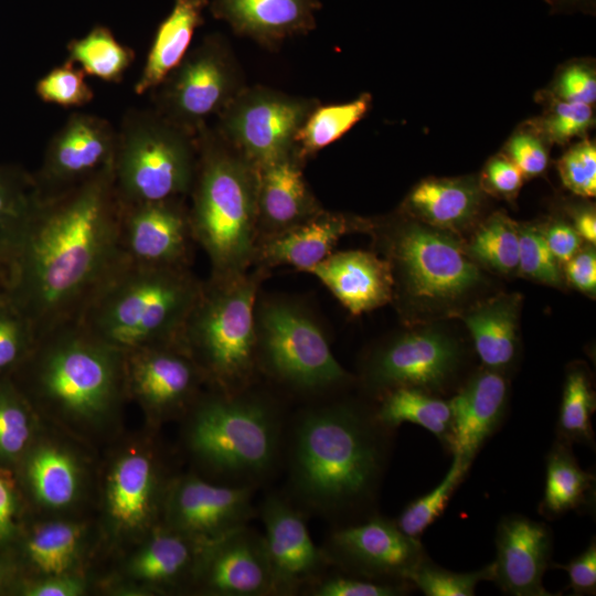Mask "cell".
<instances>
[{
  "mask_svg": "<svg viewBox=\"0 0 596 596\" xmlns=\"http://www.w3.org/2000/svg\"><path fill=\"white\" fill-rule=\"evenodd\" d=\"M123 204L113 166L54 193H38L0 245L6 300L36 336L77 321L124 257Z\"/></svg>",
  "mask_w": 596,
  "mask_h": 596,
  "instance_id": "obj_1",
  "label": "cell"
},
{
  "mask_svg": "<svg viewBox=\"0 0 596 596\" xmlns=\"http://www.w3.org/2000/svg\"><path fill=\"white\" fill-rule=\"evenodd\" d=\"M382 428L374 414L347 401L301 409L286 427V496L302 512L328 518L366 502L385 461Z\"/></svg>",
  "mask_w": 596,
  "mask_h": 596,
  "instance_id": "obj_2",
  "label": "cell"
},
{
  "mask_svg": "<svg viewBox=\"0 0 596 596\" xmlns=\"http://www.w3.org/2000/svg\"><path fill=\"white\" fill-rule=\"evenodd\" d=\"M24 361L34 402L72 428L85 432L110 421L127 395L125 353L77 321L38 336Z\"/></svg>",
  "mask_w": 596,
  "mask_h": 596,
  "instance_id": "obj_3",
  "label": "cell"
},
{
  "mask_svg": "<svg viewBox=\"0 0 596 596\" xmlns=\"http://www.w3.org/2000/svg\"><path fill=\"white\" fill-rule=\"evenodd\" d=\"M184 416L187 450L211 481L256 488L280 466L287 421L280 405L253 386L210 389Z\"/></svg>",
  "mask_w": 596,
  "mask_h": 596,
  "instance_id": "obj_4",
  "label": "cell"
},
{
  "mask_svg": "<svg viewBox=\"0 0 596 596\" xmlns=\"http://www.w3.org/2000/svg\"><path fill=\"white\" fill-rule=\"evenodd\" d=\"M198 161L189 195L194 242L211 263V276L248 270L257 246L258 169L213 127L195 135Z\"/></svg>",
  "mask_w": 596,
  "mask_h": 596,
  "instance_id": "obj_5",
  "label": "cell"
},
{
  "mask_svg": "<svg viewBox=\"0 0 596 596\" xmlns=\"http://www.w3.org/2000/svg\"><path fill=\"white\" fill-rule=\"evenodd\" d=\"M202 283L190 267L145 265L124 255L77 322L125 354L177 342Z\"/></svg>",
  "mask_w": 596,
  "mask_h": 596,
  "instance_id": "obj_6",
  "label": "cell"
},
{
  "mask_svg": "<svg viewBox=\"0 0 596 596\" xmlns=\"http://www.w3.org/2000/svg\"><path fill=\"white\" fill-rule=\"evenodd\" d=\"M266 269L257 267L202 283L180 343L212 390L254 386L258 370L255 309Z\"/></svg>",
  "mask_w": 596,
  "mask_h": 596,
  "instance_id": "obj_7",
  "label": "cell"
},
{
  "mask_svg": "<svg viewBox=\"0 0 596 596\" xmlns=\"http://www.w3.org/2000/svg\"><path fill=\"white\" fill-rule=\"evenodd\" d=\"M195 136L153 108H129L117 130L114 185L123 206L189 195L196 170Z\"/></svg>",
  "mask_w": 596,
  "mask_h": 596,
  "instance_id": "obj_8",
  "label": "cell"
},
{
  "mask_svg": "<svg viewBox=\"0 0 596 596\" xmlns=\"http://www.w3.org/2000/svg\"><path fill=\"white\" fill-rule=\"evenodd\" d=\"M255 323L258 370L278 384L319 395L350 381L321 328L298 305L281 299L256 304Z\"/></svg>",
  "mask_w": 596,
  "mask_h": 596,
  "instance_id": "obj_9",
  "label": "cell"
},
{
  "mask_svg": "<svg viewBox=\"0 0 596 596\" xmlns=\"http://www.w3.org/2000/svg\"><path fill=\"white\" fill-rule=\"evenodd\" d=\"M386 260L403 291L417 301L450 305L481 283V273L453 232L414 219L383 233Z\"/></svg>",
  "mask_w": 596,
  "mask_h": 596,
  "instance_id": "obj_10",
  "label": "cell"
},
{
  "mask_svg": "<svg viewBox=\"0 0 596 596\" xmlns=\"http://www.w3.org/2000/svg\"><path fill=\"white\" fill-rule=\"evenodd\" d=\"M246 86L230 42L210 34L149 94L155 110L195 136Z\"/></svg>",
  "mask_w": 596,
  "mask_h": 596,
  "instance_id": "obj_11",
  "label": "cell"
},
{
  "mask_svg": "<svg viewBox=\"0 0 596 596\" xmlns=\"http://www.w3.org/2000/svg\"><path fill=\"white\" fill-rule=\"evenodd\" d=\"M320 104L267 86L244 87L216 117V131L257 169L296 152V136Z\"/></svg>",
  "mask_w": 596,
  "mask_h": 596,
  "instance_id": "obj_12",
  "label": "cell"
},
{
  "mask_svg": "<svg viewBox=\"0 0 596 596\" xmlns=\"http://www.w3.org/2000/svg\"><path fill=\"white\" fill-rule=\"evenodd\" d=\"M458 343L447 333L421 329L398 334L368 360L363 380L369 391L384 394L396 387L441 390L460 363Z\"/></svg>",
  "mask_w": 596,
  "mask_h": 596,
  "instance_id": "obj_13",
  "label": "cell"
},
{
  "mask_svg": "<svg viewBox=\"0 0 596 596\" xmlns=\"http://www.w3.org/2000/svg\"><path fill=\"white\" fill-rule=\"evenodd\" d=\"M322 550L330 565L341 572L390 583L408 582L425 560L418 539L382 517L334 529Z\"/></svg>",
  "mask_w": 596,
  "mask_h": 596,
  "instance_id": "obj_14",
  "label": "cell"
},
{
  "mask_svg": "<svg viewBox=\"0 0 596 596\" xmlns=\"http://www.w3.org/2000/svg\"><path fill=\"white\" fill-rule=\"evenodd\" d=\"M254 487L217 483L189 473L171 480L164 504V525L200 544L247 525L257 515Z\"/></svg>",
  "mask_w": 596,
  "mask_h": 596,
  "instance_id": "obj_15",
  "label": "cell"
},
{
  "mask_svg": "<svg viewBox=\"0 0 596 596\" xmlns=\"http://www.w3.org/2000/svg\"><path fill=\"white\" fill-rule=\"evenodd\" d=\"M272 576V595L305 592L331 566L309 533L302 511L287 496L272 491L257 508Z\"/></svg>",
  "mask_w": 596,
  "mask_h": 596,
  "instance_id": "obj_16",
  "label": "cell"
},
{
  "mask_svg": "<svg viewBox=\"0 0 596 596\" xmlns=\"http://www.w3.org/2000/svg\"><path fill=\"white\" fill-rule=\"evenodd\" d=\"M127 395H132L156 421L184 416L205 383L180 341L125 354Z\"/></svg>",
  "mask_w": 596,
  "mask_h": 596,
  "instance_id": "obj_17",
  "label": "cell"
},
{
  "mask_svg": "<svg viewBox=\"0 0 596 596\" xmlns=\"http://www.w3.org/2000/svg\"><path fill=\"white\" fill-rule=\"evenodd\" d=\"M117 130L105 118L73 113L50 139L34 180L41 193L73 187L113 166Z\"/></svg>",
  "mask_w": 596,
  "mask_h": 596,
  "instance_id": "obj_18",
  "label": "cell"
},
{
  "mask_svg": "<svg viewBox=\"0 0 596 596\" xmlns=\"http://www.w3.org/2000/svg\"><path fill=\"white\" fill-rule=\"evenodd\" d=\"M192 585L216 596L272 595L263 533L247 524L203 544Z\"/></svg>",
  "mask_w": 596,
  "mask_h": 596,
  "instance_id": "obj_19",
  "label": "cell"
},
{
  "mask_svg": "<svg viewBox=\"0 0 596 596\" xmlns=\"http://www.w3.org/2000/svg\"><path fill=\"white\" fill-rule=\"evenodd\" d=\"M193 243L184 198L123 206L121 248L130 260L189 267Z\"/></svg>",
  "mask_w": 596,
  "mask_h": 596,
  "instance_id": "obj_20",
  "label": "cell"
},
{
  "mask_svg": "<svg viewBox=\"0 0 596 596\" xmlns=\"http://www.w3.org/2000/svg\"><path fill=\"white\" fill-rule=\"evenodd\" d=\"M171 481L163 482L157 458L146 449H130L113 462L105 485V512L118 533L147 530L162 512Z\"/></svg>",
  "mask_w": 596,
  "mask_h": 596,
  "instance_id": "obj_21",
  "label": "cell"
},
{
  "mask_svg": "<svg viewBox=\"0 0 596 596\" xmlns=\"http://www.w3.org/2000/svg\"><path fill=\"white\" fill-rule=\"evenodd\" d=\"M492 581L514 596L551 595L542 585L551 553V534L543 524L522 515L504 518L496 535Z\"/></svg>",
  "mask_w": 596,
  "mask_h": 596,
  "instance_id": "obj_22",
  "label": "cell"
},
{
  "mask_svg": "<svg viewBox=\"0 0 596 596\" xmlns=\"http://www.w3.org/2000/svg\"><path fill=\"white\" fill-rule=\"evenodd\" d=\"M372 228L369 220L323 209L301 224L259 241L253 266L268 270L288 265L307 273L329 256L344 235Z\"/></svg>",
  "mask_w": 596,
  "mask_h": 596,
  "instance_id": "obj_23",
  "label": "cell"
},
{
  "mask_svg": "<svg viewBox=\"0 0 596 596\" xmlns=\"http://www.w3.org/2000/svg\"><path fill=\"white\" fill-rule=\"evenodd\" d=\"M214 18L268 50L316 28L318 0H211Z\"/></svg>",
  "mask_w": 596,
  "mask_h": 596,
  "instance_id": "obj_24",
  "label": "cell"
},
{
  "mask_svg": "<svg viewBox=\"0 0 596 596\" xmlns=\"http://www.w3.org/2000/svg\"><path fill=\"white\" fill-rule=\"evenodd\" d=\"M307 273L355 316L384 306L395 294L390 263L366 251L332 252Z\"/></svg>",
  "mask_w": 596,
  "mask_h": 596,
  "instance_id": "obj_25",
  "label": "cell"
},
{
  "mask_svg": "<svg viewBox=\"0 0 596 596\" xmlns=\"http://www.w3.org/2000/svg\"><path fill=\"white\" fill-rule=\"evenodd\" d=\"M305 163L295 152L258 169L257 243L323 210L304 177Z\"/></svg>",
  "mask_w": 596,
  "mask_h": 596,
  "instance_id": "obj_26",
  "label": "cell"
},
{
  "mask_svg": "<svg viewBox=\"0 0 596 596\" xmlns=\"http://www.w3.org/2000/svg\"><path fill=\"white\" fill-rule=\"evenodd\" d=\"M508 384L494 370L476 374L449 400L454 455L472 460L485 439L499 424L507 403Z\"/></svg>",
  "mask_w": 596,
  "mask_h": 596,
  "instance_id": "obj_27",
  "label": "cell"
},
{
  "mask_svg": "<svg viewBox=\"0 0 596 596\" xmlns=\"http://www.w3.org/2000/svg\"><path fill=\"white\" fill-rule=\"evenodd\" d=\"M482 192L471 178H429L413 188L402 209L411 219L455 233L475 220Z\"/></svg>",
  "mask_w": 596,
  "mask_h": 596,
  "instance_id": "obj_28",
  "label": "cell"
},
{
  "mask_svg": "<svg viewBox=\"0 0 596 596\" xmlns=\"http://www.w3.org/2000/svg\"><path fill=\"white\" fill-rule=\"evenodd\" d=\"M202 545L163 524L132 555L127 573L131 578L156 587L192 585Z\"/></svg>",
  "mask_w": 596,
  "mask_h": 596,
  "instance_id": "obj_29",
  "label": "cell"
},
{
  "mask_svg": "<svg viewBox=\"0 0 596 596\" xmlns=\"http://www.w3.org/2000/svg\"><path fill=\"white\" fill-rule=\"evenodd\" d=\"M209 0H173V7L159 24L134 92L155 89L184 58L195 30L203 24Z\"/></svg>",
  "mask_w": 596,
  "mask_h": 596,
  "instance_id": "obj_30",
  "label": "cell"
},
{
  "mask_svg": "<svg viewBox=\"0 0 596 596\" xmlns=\"http://www.w3.org/2000/svg\"><path fill=\"white\" fill-rule=\"evenodd\" d=\"M520 307L519 295L502 294L462 316L475 349L489 370L505 368L515 355Z\"/></svg>",
  "mask_w": 596,
  "mask_h": 596,
  "instance_id": "obj_31",
  "label": "cell"
},
{
  "mask_svg": "<svg viewBox=\"0 0 596 596\" xmlns=\"http://www.w3.org/2000/svg\"><path fill=\"white\" fill-rule=\"evenodd\" d=\"M26 477L36 502L51 511L76 503L83 488V470L76 456L56 443L38 446L29 457Z\"/></svg>",
  "mask_w": 596,
  "mask_h": 596,
  "instance_id": "obj_32",
  "label": "cell"
},
{
  "mask_svg": "<svg viewBox=\"0 0 596 596\" xmlns=\"http://www.w3.org/2000/svg\"><path fill=\"white\" fill-rule=\"evenodd\" d=\"M381 397L374 413L381 426L395 428L405 422L416 424L433 433L443 443L449 444L451 433L449 401H443L414 387H396L382 394Z\"/></svg>",
  "mask_w": 596,
  "mask_h": 596,
  "instance_id": "obj_33",
  "label": "cell"
},
{
  "mask_svg": "<svg viewBox=\"0 0 596 596\" xmlns=\"http://www.w3.org/2000/svg\"><path fill=\"white\" fill-rule=\"evenodd\" d=\"M84 526L71 521L39 525L25 544L26 556L42 577L71 574L84 541Z\"/></svg>",
  "mask_w": 596,
  "mask_h": 596,
  "instance_id": "obj_34",
  "label": "cell"
},
{
  "mask_svg": "<svg viewBox=\"0 0 596 596\" xmlns=\"http://www.w3.org/2000/svg\"><path fill=\"white\" fill-rule=\"evenodd\" d=\"M66 50L67 61L81 67L86 75L107 83H120L135 60L134 50L121 44L104 25L73 39Z\"/></svg>",
  "mask_w": 596,
  "mask_h": 596,
  "instance_id": "obj_35",
  "label": "cell"
},
{
  "mask_svg": "<svg viewBox=\"0 0 596 596\" xmlns=\"http://www.w3.org/2000/svg\"><path fill=\"white\" fill-rule=\"evenodd\" d=\"M371 106V95L364 93L342 104H319L299 129L295 142L296 152L307 161L320 150L337 141L359 123Z\"/></svg>",
  "mask_w": 596,
  "mask_h": 596,
  "instance_id": "obj_36",
  "label": "cell"
},
{
  "mask_svg": "<svg viewBox=\"0 0 596 596\" xmlns=\"http://www.w3.org/2000/svg\"><path fill=\"white\" fill-rule=\"evenodd\" d=\"M594 476L584 471L565 444H555L546 460L542 508L546 514H561L584 503Z\"/></svg>",
  "mask_w": 596,
  "mask_h": 596,
  "instance_id": "obj_37",
  "label": "cell"
},
{
  "mask_svg": "<svg viewBox=\"0 0 596 596\" xmlns=\"http://www.w3.org/2000/svg\"><path fill=\"white\" fill-rule=\"evenodd\" d=\"M466 251L493 272L513 274L519 266V224L502 212L493 213L475 232Z\"/></svg>",
  "mask_w": 596,
  "mask_h": 596,
  "instance_id": "obj_38",
  "label": "cell"
},
{
  "mask_svg": "<svg viewBox=\"0 0 596 596\" xmlns=\"http://www.w3.org/2000/svg\"><path fill=\"white\" fill-rule=\"evenodd\" d=\"M595 406V394L586 372L581 368L572 369L565 380L558 417V430L565 439L593 441L590 416Z\"/></svg>",
  "mask_w": 596,
  "mask_h": 596,
  "instance_id": "obj_39",
  "label": "cell"
},
{
  "mask_svg": "<svg viewBox=\"0 0 596 596\" xmlns=\"http://www.w3.org/2000/svg\"><path fill=\"white\" fill-rule=\"evenodd\" d=\"M469 466L470 460L454 455L453 464L440 483L402 511L395 521L398 529L412 538L421 535L444 511Z\"/></svg>",
  "mask_w": 596,
  "mask_h": 596,
  "instance_id": "obj_40",
  "label": "cell"
},
{
  "mask_svg": "<svg viewBox=\"0 0 596 596\" xmlns=\"http://www.w3.org/2000/svg\"><path fill=\"white\" fill-rule=\"evenodd\" d=\"M86 76L81 67L65 60L38 81L36 95L44 103L65 108L86 106L94 99Z\"/></svg>",
  "mask_w": 596,
  "mask_h": 596,
  "instance_id": "obj_41",
  "label": "cell"
},
{
  "mask_svg": "<svg viewBox=\"0 0 596 596\" xmlns=\"http://www.w3.org/2000/svg\"><path fill=\"white\" fill-rule=\"evenodd\" d=\"M32 416L24 400L8 384L0 385V457L13 460L33 435Z\"/></svg>",
  "mask_w": 596,
  "mask_h": 596,
  "instance_id": "obj_42",
  "label": "cell"
},
{
  "mask_svg": "<svg viewBox=\"0 0 596 596\" xmlns=\"http://www.w3.org/2000/svg\"><path fill=\"white\" fill-rule=\"evenodd\" d=\"M481 581H492L491 564L470 573H455L424 560L408 577L427 596H472Z\"/></svg>",
  "mask_w": 596,
  "mask_h": 596,
  "instance_id": "obj_43",
  "label": "cell"
},
{
  "mask_svg": "<svg viewBox=\"0 0 596 596\" xmlns=\"http://www.w3.org/2000/svg\"><path fill=\"white\" fill-rule=\"evenodd\" d=\"M518 272L547 285L562 284L560 263L550 251L540 227L530 224L519 225Z\"/></svg>",
  "mask_w": 596,
  "mask_h": 596,
  "instance_id": "obj_44",
  "label": "cell"
},
{
  "mask_svg": "<svg viewBox=\"0 0 596 596\" xmlns=\"http://www.w3.org/2000/svg\"><path fill=\"white\" fill-rule=\"evenodd\" d=\"M36 338L29 320L4 299L0 304V374L24 361Z\"/></svg>",
  "mask_w": 596,
  "mask_h": 596,
  "instance_id": "obj_45",
  "label": "cell"
},
{
  "mask_svg": "<svg viewBox=\"0 0 596 596\" xmlns=\"http://www.w3.org/2000/svg\"><path fill=\"white\" fill-rule=\"evenodd\" d=\"M593 125L592 105L557 99L535 126L549 141L565 143L586 134Z\"/></svg>",
  "mask_w": 596,
  "mask_h": 596,
  "instance_id": "obj_46",
  "label": "cell"
},
{
  "mask_svg": "<svg viewBox=\"0 0 596 596\" xmlns=\"http://www.w3.org/2000/svg\"><path fill=\"white\" fill-rule=\"evenodd\" d=\"M563 184L573 193L592 198L596 194V147L584 139L571 147L558 160Z\"/></svg>",
  "mask_w": 596,
  "mask_h": 596,
  "instance_id": "obj_47",
  "label": "cell"
},
{
  "mask_svg": "<svg viewBox=\"0 0 596 596\" xmlns=\"http://www.w3.org/2000/svg\"><path fill=\"white\" fill-rule=\"evenodd\" d=\"M405 592L401 584L370 579L344 572L318 578L305 594L312 596H396Z\"/></svg>",
  "mask_w": 596,
  "mask_h": 596,
  "instance_id": "obj_48",
  "label": "cell"
},
{
  "mask_svg": "<svg viewBox=\"0 0 596 596\" xmlns=\"http://www.w3.org/2000/svg\"><path fill=\"white\" fill-rule=\"evenodd\" d=\"M549 140L536 126L521 128L507 143V153L524 178L542 174L549 164Z\"/></svg>",
  "mask_w": 596,
  "mask_h": 596,
  "instance_id": "obj_49",
  "label": "cell"
},
{
  "mask_svg": "<svg viewBox=\"0 0 596 596\" xmlns=\"http://www.w3.org/2000/svg\"><path fill=\"white\" fill-rule=\"evenodd\" d=\"M524 175L505 155H497L486 163L479 184L483 192L512 201L517 198Z\"/></svg>",
  "mask_w": 596,
  "mask_h": 596,
  "instance_id": "obj_50",
  "label": "cell"
},
{
  "mask_svg": "<svg viewBox=\"0 0 596 596\" xmlns=\"http://www.w3.org/2000/svg\"><path fill=\"white\" fill-rule=\"evenodd\" d=\"M36 193V185L25 191L0 173V244L24 217Z\"/></svg>",
  "mask_w": 596,
  "mask_h": 596,
  "instance_id": "obj_51",
  "label": "cell"
},
{
  "mask_svg": "<svg viewBox=\"0 0 596 596\" xmlns=\"http://www.w3.org/2000/svg\"><path fill=\"white\" fill-rule=\"evenodd\" d=\"M557 99L593 105L596 100V77L592 67L573 64L563 70L556 79Z\"/></svg>",
  "mask_w": 596,
  "mask_h": 596,
  "instance_id": "obj_52",
  "label": "cell"
},
{
  "mask_svg": "<svg viewBox=\"0 0 596 596\" xmlns=\"http://www.w3.org/2000/svg\"><path fill=\"white\" fill-rule=\"evenodd\" d=\"M568 573L570 586L576 595H592L596 592V543L593 540L587 549L566 565H556Z\"/></svg>",
  "mask_w": 596,
  "mask_h": 596,
  "instance_id": "obj_53",
  "label": "cell"
},
{
  "mask_svg": "<svg viewBox=\"0 0 596 596\" xmlns=\"http://www.w3.org/2000/svg\"><path fill=\"white\" fill-rule=\"evenodd\" d=\"M565 276L568 283L585 294L596 290V254L592 246L579 249L565 263Z\"/></svg>",
  "mask_w": 596,
  "mask_h": 596,
  "instance_id": "obj_54",
  "label": "cell"
},
{
  "mask_svg": "<svg viewBox=\"0 0 596 596\" xmlns=\"http://www.w3.org/2000/svg\"><path fill=\"white\" fill-rule=\"evenodd\" d=\"M541 230L550 251L560 264L570 260L581 249L582 238L570 224L555 221Z\"/></svg>",
  "mask_w": 596,
  "mask_h": 596,
  "instance_id": "obj_55",
  "label": "cell"
},
{
  "mask_svg": "<svg viewBox=\"0 0 596 596\" xmlns=\"http://www.w3.org/2000/svg\"><path fill=\"white\" fill-rule=\"evenodd\" d=\"M85 593L84 582L73 574L42 577L24 589L28 596H78Z\"/></svg>",
  "mask_w": 596,
  "mask_h": 596,
  "instance_id": "obj_56",
  "label": "cell"
},
{
  "mask_svg": "<svg viewBox=\"0 0 596 596\" xmlns=\"http://www.w3.org/2000/svg\"><path fill=\"white\" fill-rule=\"evenodd\" d=\"M17 501L9 481L0 473V542L14 529Z\"/></svg>",
  "mask_w": 596,
  "mask_h": 596,
  "instance_id": "obj_57",
  "label": "cell"
},
{
  "mask_svg": "<svg viewBox=\"0 0 596 596\" xmlns=\"http://www.w3.org/2000/svg\"><path fill=\"white\" fill-rule=\"evenodd\" d=\"M582 240H585L590 245L596 243V216L594 211L581 210L575 214L574 226Z\"/></svg>",
  "mask_w": 596,
  "mask_h": 596,
  "instance_id": "obj_58",
  "label": "cell"
},
{
  "mask_svg": "<svg viewBox=\"0 0 596 596\" xmlns=\"http://www.w3.org/2000/svg\"><path fill=\"white\" fill-rule=\"evenodd\" d=\"M3 578H4V571H3V567L0 565V585L3 583Z\"/></svg>",
  "mask_w": 596,
  "mask_h": 596,
  "instance_id": "obj_59",
  "label": "cell"
},
{
  "mask_svg": "<svg viewBox=\"0 0 596 596\" xmlns=\"http://www.w3.org/2000/svg\"><path fill=\"white\" fill-rule=\"evenodd\" d=\"M565 1H571V2H577L578 3V2H583L585 0H565Z\"/></svg>",
  "mask_w": 596,
  "mask_h": 596,
  "instance_id": "obj_60",
  "label": "cell"
},
{
  "mask_svg": "<svg viewBox=\"0 0 596 596\" xmlns=\"http://www.w3.org/2000/svg\"><path fill=\"white\" fill-rule=\"evenodd\" d=\"M4 299H6V298H4V295H1V294H0V304H1Z\"/></svg>",
  "mask_w": 596,
  "mask_h": 596,
  "instance_id": "obj_61",
  "label": "cell"
}]
</instances>
